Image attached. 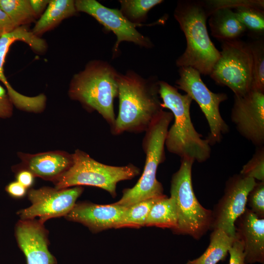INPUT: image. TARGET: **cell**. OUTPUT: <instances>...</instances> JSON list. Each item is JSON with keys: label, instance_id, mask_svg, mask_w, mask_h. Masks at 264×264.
<instances>
[{"label": "cell", "instance_id": "ac0fdd59", "mask_svg": "<svg viewBox=\"0 0 264 264\" xmlns=\"http://www.w3.org/2000/svg\"><path fill=\"white\" fill-rule=\"evenodd\" d=\"M16 41L27 44L35 52L44 53L47 49L46 41L34 35L28 26H20L14 31L0 37V81L6 87L14 106L18 109L25 108L29 103V97L15 90L8 82L3 72V65L11 45Z\"/></svg>", "mask_w": 264, "mask_h": 264}, {"label": "cell", "instance_id": "4316f807", "mask_svg": "<svg viewBox=\"0 0 264 264\" xmlns=\"http://www.w3.org/2000/svg\"><path fill=\"white\" fill-rule=\"evenodd\" d=\"M252 55L251 90L264 92V44L262 38L249 44Z\"/></svg>", "mask_w": 264, "mask_h": 264}, {"label": "cell", "instance_id": "f546056e", "mask_svg": "<svg viewBox=\"0 0 264 264\" xmlns=\"http://www.w3.org/2000/svg\"><path fill=\"white\" fill-rule=\"evenodd\" d=\"M13 106L6 89L0 85V119L7 118L12 116Z\"/></svg>", "mask_w": 264, "mask_h": 264}, {"label": "cell", "instance_id": "30bf717a", "mask_svg": "<svg viewBox=\"0 0 264 264\" xmlns=\"http://www.w3.org/2000/svg\"><path fill=\"white\" fill-rule=\"evenodd\" d=\"M83 190L82 186L61 189L50 187L30 189L27 195L31 205L17 214L20 220L38 218L44 223L52 218L65 217L73 209Z\"/></svg>", "mask_w": 264, "mask_h": 264}, {"label": "cell", "instance_id": "6da1fadb", "mask_svg": "<svg viewBox=\"0 0 264 264\" xmlns=\"http://www.w3.org/2000/svg\"><path fill=\"white\" fill-rule=\"evenodd\" d=\"M119 110L113 129L114 135L146 132L163 110L159 94V81L145 79L133 71L118 73Z\"/></svg>", "mask_w": 264, "mask_h": 264}, {"label": "cell", "instance_id": "7a4b0ae2", "mask_svg": "<svg viewBox=\"0 0 264 264\" xmlns=\"http://www.w3.org/2000/svg\"><path fill=\"white\" fill-rule=\"evenodd\" d=\"M159 94L162 109L171 110L174 122L168 129L165 146L168 151L181 159L187 158L202 163L210 157V141L203 139L196 130L191 120L190 106L193 100L181 94L178 89L168 83L159 81Z\"/></svg>", "mask_w": 264, "mask_h": 264}, {"label": "cell", "instance_id": "9a60e30c", "mask_svg": "<svg viewBox=\"0 0 264 264\" xmlns=\"http://www.w3.org/2000/svg\"><path fill=\"white\" fill-rule=\"evenodd\" d=\"M127 207L114 203L101 205L91 202L76 203L65 218L79 222L92 232L97 233L110 228H115Z\"/></svg>", "mask_w": 264, "mask_h": 264}, {"label": "cell", "instance_id": "836d02e7", "mask_svg": "<svg viewBox=\"0 0 264 264\" xmlns=\"http://www.w3.org/2000/svg\"><path fill=\"white\" fill-rule=\"evenodd\" d=\"M16 172L17 181L26 189L30 188L34 183L35 176L29 171L21 170Z\"/></svg>", "mask_w": 264, "mask_h": 264}, {"label": "cell", "instance_id": "d6a6232c", "mask_svg": "<svg viewBox=\"0 0 264 264\" xmlns=\"http://www.w3.org/2000/svg\"><path fill=\"white\" fill-rule=\"evenodd\" d=\"M17 27L0 8V37L14 31Z\"/></svg>", "mask_w": 264, "mask_h": 264}, {"label": "cell", "instance_id": "4dcf8cb0", "mask_svg": "<svg viewBox=\"0 0 264 264\" xmlns=\"http://www.w3.org/2000/svg\"><path fill=\"white\" fill-rule=\"evenodd\" d=\"M230 258L228 264H245L243 244L236 237L229 250Z\"/></svg>", "mask_w": 264, "mask_h": 264}, {"label": "cell", "instance_id": "e0dca14e", "mask_svg": "<svg viewBox=\"0 0 264 264\" xmlns=\"http://www.w3.org/2000/svg\"><path fill=\"white\" fill-rule=\"evenodd\" d=\"M235 226L236 236L243 244L245 264H264V219L246 208Z\"/></svg>", "mask_w": 264, "mask_h": 264}, {"label": "cell", "instance_id": "603a6c76", "mask_svg": "<svg viewBox=\"0 0 264 264\" xmlns=\"http://www.w3.org/2000/svg\"><path fill=\"white\" fill-rule=\"evenodd\" d=\"M264 0H251L235 8L237 18L251 36L261 37L264 33Z\"/></svg>", "mask_w": 264, "mask_h": 264}, {"label": "cell", "instance_id": "cb8c5ba5", "mask_svg": "<svg viewBox=\"0 0 264 264\" xmlns=\"http://www.w3.org/2000/svg\"><path fill=\"white\" fill-rule=\"evenodd\" d=\"M166 196L164 195L159 197L144 200L127 207L115 228H139L145 226L146 219L154 204Z\"/></svg>", "mask_w": 264, "mask_h": 264}, {"label": "cell", "instance_id": "2e32d148", "mask_svg": "<svg viewBox=\"0 0 264 264\" xmlns=\"http://www.w3.org/2000/svg\"><path fill=\"white\" fill-rule=\"evenodd\" d=\"M21 163L14 167L17 171L26 170L35 177L53 182L71 166L72 155L63 151H51L36 154L18 153Z\"/></svg>", "mask_w": 264, "mask_h": 264}, {"label": "cell", "instance_id": "d4e9b609", "mask_svg": "<svg viewBox=\"0 0 264 264\" xmlns=\"http://www.w3.org/2000/svg\"><path fill=\"white\" fill-rule=\"evenodd\" d=\"M0 8L17 27L27 26L37 19L29 0H0Z\"/></svg>", "mask_w": 264, "mask_h": 264}, {"label": "cell", "instance_id": "52a82bcc", "mask_svg": "<svg viewBox=\"0 0 264 264\" xmlns=\"http://www.w3.org/2000/svg\"><path fill=\"white\" fill-rule=\"evenodd\" d=\"M72 155L71 166L53 182L56 189L91 186L102 188L114 197L117 183L132 179L140 171L139 168L131 163L123 166L102 163L79 150Z\"/></svg>", "mask_w": 264, "mask_h": 264}, {"label": "cell", "instance_id": "9c48e42d", "mask_svg": "<svg viewBox=\"0 0 264 264\" xmlns=\"http://www.w3.org/2000/svg\"><path fill=\"white\" fill-rule=\"evenodd\" d=\"M178 72L179 78L176 82V87L185 91L199 106L209 126L207 139L210 145L220 143L223 135L229 132V127L220 111V104L227 100V95L210 90L200 73L192 67H181Z\"/></svg>", "mask_w": 264, "mask_h": 264}, {"label": "cell", "instance_id": "7402d4cb", "mask_svg": "<svg viewBox=\"0 0 264 264\" xmlns=\"http://www.w3.org/2000/svg\"><path fill=\"white\" fill-rule=\"evenodd\" d=\"M177 224V214L174 199L167 196L155 202L146 219L145 226H155L175 229Z\"/></svg>", "mask_w": 264, "mask_h": 264}, {"label": "cell", "instance_id": "ba28073f", "mask_svg": "<svg viewBox=\"0 0 264 264\" xmlns=\"http://www.w3.org/2000/svg\"><path fill=\"white\" fill-rule=\"evenodd\" d=\"M252 55L249 44L238 39L222 42L218 61L209 75L218 84L226 86L234 95L251 90Z\"/></svg>", "mask_w": 264, "mask_h": 264}, {"label": "cell", "instance_id": "484cf974", "mask_svg": "<svg viewBox=\"0 0 264 264\" xmlns=\"http://www.w3.org/2000/svg\"><path fill=\"white\" fill-rule=\"evenodd\" d=\"M161 0H121L120 12L132 23L140 25L147 17L148 12Z\"/></svg>", "mask_w": 264, "mask_h": 264}, {"label": "cell", "instance_id": "ffe728a7", "mask_svg": "<svg viewBox=\"0 0 264 264\" xmlns=\"http://www.w3.org/2000/svg\"><path fill=\"white\" fill-rule=\"evenodd\" d=\"M77 12L75 0H50L45 11L35 22L31 31L34 35L40 37L55 27L63 20L74 16Z\"/></svg>", "mask_w": 264, "mask_h": 264}, {"label": "cell", "instance_id": "3957f363", "mask_svg": "<svg viewBox=\"0 0 264 264\" xmlns=\"http://www.w3.org/2000/svg\"><path fill=\"white\" fill-rule=\"evenodd\" d=\"M209 16L205 2L180 0L174 17L186 40L184 53L176 60L179 67H190L200 74L210 75L220 56V51L211 41L206 27Z\"/></svg>", "mask_w": 264, "mask_h": 264}, {"label": "cell", "instance_id": "7c38bea8", "mask_svg": "<svg viewBox=\"0 0 264 264\" xmlns=\"http://www.w3.org/2000/svg\"><path fill=\"white\" fill-rule=\"evenodd\" d=\"M77 11L86 13L96 20L109 31H112L117 40L113 47L116 53L122 42H132L140 46L151 48L153 44L147 37L136 29L138 24L127 20L120 10L108 8L95 0H75Z\"/></svg>", "mask_w": 264, "mask_h": 264}, {"label": "cell", "instance_id": "4fadbf2b", "mask_svg": "<svg viewBox=\"0 0 264 264\" xmlns=\"http://www.w3.org/2000/svg\"><path fill=\"white\" fill-rule=\"evenodd\" d=\"M231 119L239 133L256 147L264 144V92L234 96Z\"/></svg>", "mask_w": 264, "mask_h": 264}, {"label": "cell", "instance_id": "8fae6325", "mask_svg": "<svg viewBox=\"0 0 264 264\" xmlns=\"http://www.w3.org/2000/svg\"><path fill=\"white\" fill-rule=\"evenodd\" d=\"M255 179L236 174L227 180L223 195L212 211V229L221 228L236 237L235 223L246 208L247 196Z\"/></svg>", "mask_w": 264, "mask_h": 264}, {"label": "cell", "instance_id": "83f0119b", "mask_svg": "<svg viewBox=\"0 0 264 264\" xmlns=\"http://www.w3.org/2000/svg\"><path fill=\"white\" fill-rule=\"evenodd\" d=\"M242 176L264 181V147H257L252 157L242 166Z\"/></svg>", "mask_w": 264, "mask_h": 264}, {"label": "cell", "instance_id": "44dd1931", "mask_svg": "<svg viewBox=\"0 0 264 264\" xmlns=\"http://www.w3.org/2000/svg\"><path fill=\"white\" fill-rule=\"evenodd\" d=\"M236 239V236H229L221 228L213 229L209 244L204 252L199 257L188 261L185 264H217L224 261Z\"/></svg>", "mask_w": 264, "mask_h": 264}, {"label": "cell", "instance_id": "e575fe53", "mask_svg": "<svg viewBox=\"0 0 264 264\" xmlns=\"http://www.w3.org/2000/svg\"><path fill=\"white\" fill-rule=\"evenodd\" d=\"M50 0H29V2L37 18L40 17L47 7Z\"/></svg>", "mask_w": 264, "mask_h": 264}, {"label": "cell", "instance_id": "1f68e13d", "mask_svg": "<svg viewBox=\"0 0 264 264\" xmlns=\"http://www.w3.org/2000/svg\"><path fill=\"white\" fill-rule=\"evenodd\" d=\"M5 191L12 198H20L25 195L27 189L16 180L9 183L6 186Z\"/></svg>", "mask_w": 264, "mask_h": 264}, {"label": "cell", "instance_id": "8992f818", "mask_svg": "<svg viewBox=\"0 0 264 264\" xmlns=\"http://www.w3.org/2000/svg\"><path fill=\"white\" fill-rule=\"evenodd\" d=\"M194 161L181 159L179 169L173 174L170 194L176 204L177 224L173 231L200 239L211 229L212 211L202 206L194 193L192 180V169Z\"/></svg>", "mask_w": 264, "mask_h": 264}, {"label": "cell", "instance_id": "f1b7e54d", "mask_svg": "<svg viewBox=\"0 0 264 264\" xmlns=\"http://www.w3.org/2000/svg\"><path fill=\"white\" fill-rule=\"evenodd\" d=\"M247 204L258 218L264 219V181L256 182L248 195Z\"/></svg>", "mask_w": 264, "mask_h": 264}, {"label": "cell", "instance_id": "5b68a950", "mask_svg": "<svg viewBox=\"0 0 264 264\" xmlns=\"http://www.w3.org/2000/svg\"><path fill=\"white\" fill-rule=\"evenodd\" d=\"M174 119L171 112L159 114L145 132L142 147L146 154L143 172L137 183L123 191L114 203L128 207L138 202L164 195L161 183L156 178L158 166L165 160V142L169 126Z\"/></svg>", "mask_w": 264, "mask_h": 264}, {"label": "cell", "instance_id": "d6986e66", "mask_svg": "<svg viewBox=\"0 0 264 264\" xmlns=\"http://www.w3.org/2000/svg\"><path fill=\"white\" fill-rule=\"evenodd\" d=\"M209 17L212 35L222 42L236 40L246 31L230 8L223 7L212 10Z\"/></svg>", "mask_w": 264, "mask_h": 264}, {"label": "cell", "instance_id": "277c9868", "mask_svg": "<svg viewBox=\"0 0 264 264\" xmlns=\"http://www.w3.org/2000/svg\"><path fill=\"white\" fill-rule=\"evenodd\" d=\"M118 73L108 63L89 62L84 70L74 74L69 84V97L88 110L96 111L113 129L115 115L114 100L118 96Z\"/></svg>", "mask_w": 264, "mask_h": 264}, {"label": "cell", "instance_id": "5bb4252c", "mask_svg": "<svg viewBox=\"0 0 264 264\" xmlns=\"http://www.w3.org/2000/svg\"><path fill=\"white\" fill-rule=\"evenodd\" d=\"M15 230L17 243L27 264H57L48 249V231L44 223L37 219L20 220Z\"/></svg>", "mask_w": 264, "mask_h": 264}]
</instances>
